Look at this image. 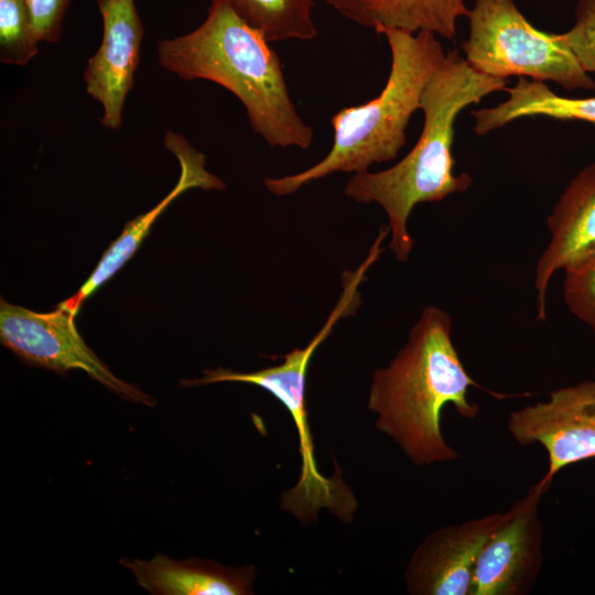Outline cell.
<instances>
[{"mask_svg":"<svg viewBox=\"0 0 595 595\" xmlns=\"http://www.w3.org/2000/svg\"><path fill=\"white\" fill-rule=\"evenodd\" d=\"M470 387L497 399L511 397L472 378L454 346L451 316L437 306H428L403 348L387 367L375 370L367 407L377 414L376 428L414 465L447 463L459 455L443 437L442 410L452 404L458 415L474 420L479 405L467 398Z\"/></svg>","mask_w":595,"mask_h":595,"instance_id":"obj_1","label":"cell"},{"mask_svg":"<svg viewBox=\"0 0 595 595\" xmlns=\"http://www.w3.org/2000/svg\"><path fill=\"white\" fill-rule=\"evenodd\" d=\"M506 84V79L475 71L458 51H450L422 94L424 122L411 151L383 171L355 173L346 184V196L358 203H376L385 210L389 248L399 262H405L413 248L407 224L414 206L465 192L473 183L467 173H454L452 147L457 116L484 97L507 90Z\"/></svg>","mask_w":595,"mask_h":595,"instance_id":"obj_2","label":"cell"},{"mask_svg":"<svg viewBox=\"0 0 595 595\" xmlns=\"http://www.w3.org/2000/svg\"><path fill=\"white\" fill-rule=\"evenodd\" d=\"M225 1L212 0L194 31L158 43L160 65L183 79H206L234 94L251 129L271 148L307 149L313 130L293 104L280 57Z\"/></svg>","mask_w":595,"mask_h":595,"instance_id":"obj_3","label":"cell"},{"mask_svg":"<svg viewBox=\"0 0 595 595\" xmlns=\"http://www.w3.org/2000/svg\"><path fill=\"white\" fill-rule=\"evenodd\" d=\"M375 32L387 39L391 53L385 87L369 101L334 113V140L328 153L302 172L266 178L270 193L284 196L336 172L368 171L375 163L396 159L405 144L409 121L420 109L424 88L445 53L430 32L411 34L389 28Z\"/></svg>","mask_w":595,"mask_h":595,"instance_id":"obj_4","label":"cell"},{"mask_svg":"<svg viewBox=\"0 0 595 595\" xmlns=\"http://www.w3.org/2000/svg\"><path fill=\"white\" fill-rule=\"evenodd\" d=\"M359 299L351 289H343L334 310L323 327L304 348H294L282 357V363L252 372H239L226 368L203 370V377L182 379L183 388L216 382H244L271 393L288 410L298 431L301 472L296 484L281 496L280 507L291 512L302 523L317 518L321 508H327L342 521H349L357 509V501L339 476H323L316 466L314 445L306 411V374L312 356L328 337L336 323L353 314Z\"/></svg>","mask_w":595,"mask_h":595,"instance_id":"obj_5","label":"cell"},{"mask_svg":"<svg viewBox=\"0 0 595 595\" xmlns=\"http://www.w3.org/2000/svg\"><path fill=\"white\" fill-rule=\"evenodd\" d=\"M466 18L469 33L461 47L475 71L502 79L553 82L566 90L595 89V79L561 33L536 29L515 0H475Z\"/></svg>","mask_w":595,"mask_h":595,"instance_id":"obj_6","label":"cell"},{"mask_svg":"<svg viewBox=\"0 0 595 595\" xmlns=\"http://www.w3.org/2000/svg\"><path fill=\"white\" fill-rule=\"evenodd\" d=\"M75 317L58 305L39 313L1 299L0 340L30 366L56 372L79 369L127 401L155 407L153 396L118 378L86 345Z\"/></svg>","mask_w":595,"mask_h":595,"instance_id":"obj_7","label":"cell"},{"mask_svg":"<svg viewBox=\"0 0 595 595\" xmlns=\"http://www.w3.org/2000/svg\"><path fill=\"white\" fill-rule=\"evenodd\" d=\"M548 489L539 479L504 512L479 551L469 595L530 593L544 561L539 507Z\"/></svg>","mask_w":595,"mask_h":595,"instance_id":"obj_8","label":"cell"},{"mask_svg":"<svg viewBox=\"0 0 595 595\" xmlns=\"http://www.w3.org/2000/svg\"><path fill=\"white\" fill-rule=\"evenodd\" d=\"M507 428L518 444L544 448L548 470L541 482L550 487L561 469L595 458V379L558 388L547 401L510 412Z\"/></svg>","mask_w":595,"mask_h":595,"instance_id":"obj_9","label":"cell"},{"mask_svg":"<svg viewBox=\"0 0 595 595\" xmlns=\"http://www.w3.org/2000/svg\"><path fill=\"white\" fill-rule=\"evenodd\" d=\"M102 39L84 71L86 91L102 107L100 123L118 130L126 98L133 87L144 33L134 0H96Z\"/></svg>","mask_w":595,"mask_h":595,"instance_id":"obj_10","label":"cell"},{"mask_svg":"<svg viewBox=\"0 0 595 595\" xmlns=\"http://www.w3.org/2000/svg\"><path fill=\"white\" fill-rule=\"evenodd\" d=\"M504 512L431 532L412 553L404 584L411 595H469L475 564Z\"/></svg>","mask_w":595,"mask_h":595,"instance_id":"obj_11","label":"cell"},{"mask_svg":"<svg viewBox=\"0 0 595 595\" xmlns=\"http://www.w3.org/2000/svg\"><path fill=\"white\" fill-rule=\"evenodd\" d=\"M547 226L550 241L534 271L540 321L547 320V292L552 277L595 256V162L571 180L548 216Z\"/></svg>","mask_w":595,"mask_h":595,"instance_id":"obj_12","label":"cell"},{"mask_svg":"<svg viewBox=\"0 0 595 595\" xmlns=\"http://www.w3.org/2000/svg\"><path fill=\"white\" fill-rule=\"evenodd\" d=\"M164 145L176 156L181 165V175L175 187L151 210L128 221L121 235L105 251L86 282L74 295L58 304L74 316L77 315L87 298L113 277L133 256L148 236L152 224L176 197L195 187L218 191L226 187L220 178L205 169L204 154L197 152L183 136L172 131L166 132Z\"/></svg>","mask_w":595,"mask_h":595,"instance_id":"obj_13","label":"cell"},{"mask_svg":"<svg viewBox=\"0 0 595 595\" xmlns=\"http://www.w3.org/2000/svg\"><path fill=\"white\" fill-rule=\"evenodd\" d=\"M120 564L153 595L253 594V565L232 567L198 558L176 561L160 553L151 560L121 559Z\"/></svg>","mask_w":595,"mask_h":595,"instance_id":"obj_14","label":"cell"},{"mask_svg":"<svg viewBox=\"0 0 595 595\" xmlns=\"http://www.w3.org/2000/svg\"><path fill=\"white\" fill-rule=\"evenodd\" d=\"M342 15L371 29L430 32L453 41L456 22L467 17L465 0H326Z\"/></svg>","mask_w":595,"mask_h":595,"instance_id":"obj_15","label":"cell"},{"mask_svg":"<svg viewBox=\"0 0 595 595\" xmlns=\"http://www.w3.org/2000/svg\"><path fill=\"white\" fill-rule=\"evenodd\" d=\"M508 98L497 106L472 112L474 131L484 137L508 123L523 118L542 116L556 120H578L595 125V96L566 97L551 90L547 83L519 77L507 88Z\"/></svg>","mask_w":595,"mask_h":595,"instance_id":"obj_16","label":"cell"},{"mask_svg":"<svg viewBox=\"0 0 595 595\" xmlns=\"http://www.w3.org/2000/svg\"><path fill=\"white\" fill-rule=\"evenodd\" d=\"M269 42L316 37L314 0H223Z\"/></svg>","mask_w":595,"mask_h":595,"instance_id":"obj_17","label":"cell"},{"mask_svg":"<svg viewBox=\"0 0 595 595\" xmlns=\"http://www.w3.org/2000/svg\"><path fill=\"white\" fill-rule=\"evenodd\" d=\"M25 0H0V61L24 66L39 52Z\"/></svg>","mask_w":595,"mask_h":595,"instance_id":"obj_18","label":"cell"},{"mask_svg":"<svg viewBox=\"0 0 595 595\" xmlns=\"http://www.w3.org/2000/svg\"><path fill=\"white\" fill-rule=\"evenodd\" d=\"M563 299L570 312L595 336V256L564 271Z\"/></svg>","mask_w":595,"mask_h":595,"instance_id":"obj_19","label":"cell"},{"mask_svg":"<svg viewBox=\"0 0 595 595\" xmlns=\"http://www.w3.org/2000/svg\"><path fill=\"white\" fill-rule=\"evenodd\" d=\"M563 40L587 73H595V0H578L574 25Z\"/></svg>","mask_w":595,"mask_h":595,"instance_id":"obj_20","label":"cell"},{"mask_svg":"<svg viewBox=\"0 0 595 595\" xmlns=\"http://www.w3.org/2000/svg\"><path fill=\"white\" fill-rule=\"evenodd\" d=\"M40 42H57L69 0H25Z\"/></svg>","mask_w":595,"mask_h":595,"instance_id":"obj_21","label":"cell"}]
</instances>
